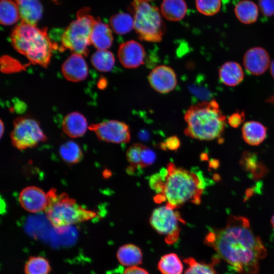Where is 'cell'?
I'll use <instances>...</instances> for the list:
<instances>
[{"label": "cell", "mask_w": 274, "mask_h": 274, "mask_svg": "<svg viewBox=\"0 0 274 274\" xmlns=\"http://www.w3.org/2000/svg\"><path fill=\"white\" fill-rule=\"evenodd\" d=\"M245 117V114L244 112H236L228 117L227 122L231 127L237 128L243 123Z\"/></svg>", "instance_id": "obj_35"}, {"label": "cell", "mask_w": 274, "mask_h": 274, "mask_svg": "<svg viewBox=\"0 0 274 274\" xmlns=\"http://www.w3.org/2000/svg\"><path fill=\"white\" fill-rule=\"evenodd\" d=\"M16 4L21 22L37 25L43 15V6L39 0H14Z\"/></svg>", "instance_id": "obj_16"}, {"label": "cell", "mask_w": 274, "mask_h": 274, "mask_svg": "<svg viewBox=\"0 0 274 274\" xmlns=\"http://www.w3.org/2000/svg\"><path fill=\"white\" fill-rule=\"evenodd\" d=\"M196 7L201 14L212 16L217 14L221 7V0H195Z\"/></svg>", "instance_id": "obj_32"}, {"label": "cell", "mask_w": 274, "mask_h": 274, "mask_svg": "<svg viewBox=\"0 0 274 274\" xmlns=\"http://www.w3.org/2000/svg\"><path fill=\"white\" fill-rule=\"evenodd\" d=\"M20 18L17 6L14 0H1L0 22L4 25H11Z\"/></svg>", "instance_id": "obj_26"}, {"label": "cell", "mask_w": 274, "mask_h": 274, "mask_svg": "<svg viewBox=\"0 0 274 274\" xmlns=\"http://www.w3.org/2000/svg\"><path fill=\"white\" fill-rule=\"evenodd\" d=\"M180 142L176 136H172L167 138L165 141L161 145V147L168 149L171 150H176L179 148Z\"/></svg>", "instance_id": "obj_36"}, {"label": "cell", "mask_w": 274, "mask_h": 274, "mask_svg": "<svg viewBox=\"0 0 274 274\" xmlns=\"http://www.w3.org/2000/svg\"><path fill=\"white\" fill-rule=\"evenodd\" d=\"M145 1H152V0H145Z\"/></svg>", "instance_id": "obj_41"}, {"label": "cell", "mask_w": 274, "mask_h": 274, "mask_svg": "<svg viewBox=\"0 0 274 274\" xmlns=\"http://www.w3.org/2000/svg\"><path fill=\"white\" fill-rule=\"evenodd\" d=\"M261 13L267 17L274 15V0H258Z\"/></svg>", "instance_id": "obj_34"}, {"label": "cell", "mask_w": 274, "mask_h": 274, "mask_svg": "<svg viewBox=\"0 0 274 274\" xmlns=\"http://www.w3.org/2000/svg\"><path fill=\"white\" fill-rule=\"evenodd\" d=\"M89 12L87 8L79 11L77 19L65 28L61 39L63 50L69 49L73 53L82 56L88 55L90 35L96 20Z\"/></svg>", "instance_id": "obj_7"}, {"label": "cell", "mask_w": 274, "mask_h": 274, "mask_svg": "<svg viewBox=\"0 0 274 274\" xmlns=\"http://www.w3.org/2000/svg\"><path fill=\"white\" fill-rule=\"evenodd\" d=\"M219 259L215 258L212 263L199 262L192 257H188L184 259V261L188 265V268L184 274H218L214 265Z\"/></svg>", "instance_id": "obj_28"}, {"label": "cell", "mask_w": 274, "mask_h": 274, "mask_svg": "<svg viewBox=\"0 0 274 274\" xmlns=\"http://www.w3.org/2000/svg\"><path fill=\"white\" fill-rule=\"evenodd\" d=\"M62 130L68 136L76 138L82 136L88 128L86 118L81 113L74 112L68 114L62 121Z\"/></svg>", "instance_id": "obj_18"}, {"label": "cell", "mask_w": 274, "mask_h": 274, "mask_svg": "<svg viewBox=\"0 0 274 274\" xmlns=\"http://www.w3.org/2000/svg\"><path fill=\"white\" fill-rule=\"evenodd\" d=\"M53 1H56V0H53Z\"/></svg>", "instance_id": "obj_42"}, {"label": "cell", "mask_w": 274, "mask_h": 274, "mask_svg": "<svg viewBox=\"0 0 274 274\" xmlns=\"http://www.w3.org/2000/svg\"><path fill=\"white\" fill-rule=\"evenodd\" d=\"M219 77L224 85L234 87L243 81L244 73L239 63L235 61H228L220 67Z\"/></svg>", "instance_id": "obj_19"}, {"label": "cell", "mask_w": 274, "mask_h": 274, "mask_svg": "<svg viewBox=\"0 0 274 274\" xmlns=\"http://www.w3.org/2000/svg\"><path fill=\"white\" fill-rule=\"evenodd\" d=\"M167 207H160L154 209L150 218V223L158 233L165 236L168 244L176 242L180 233V223H185L178 212Z\"/></svg>", "instance_id": "obj_9"}, {"label": "cell", "mask_w": 274, "mask_h": 274, "mask_svg": "<svg viewBox=\"0 0 274 274\" xmlns=\"http://www.w3.org/2000/svg\"><path fill=\"white\" fill-rule=\"evenodd\" d=\"M10 136L13 146L20 150L35 147L47 140L39 123L27 117H19L14 121Z\"/></svg>", "instance_id": "obj_8"}, {"label": "cell", "mask_w": 274, "mask_h": 274, "mask_svg": "<svg viewBox=\"0 0 274 274\" xmlns=\"http://www.w3.org/2000/svg\"><path fill=\"white\" fill-rule=\"evenodd\" d=\"M61 71L66 79L76 82L86 78L88 69L83 56L73 53L62 64Z\"/></svg>", "instance_id": "obj_15"}, {"label": "cell", "mask_w": 274, "mask_h": 274, "mask_svg": "<svg viewBox=\"0 0 274 274\" xmlns=\"http://www.w3.org/2000/svg\"><path fill=\"white\" fill-rule=\"evenodd\" d=\"M47 193L49 201L45 210L46 216L58 230L97 216L96 212L83 208L65 193H58L56 189H51Z\"/></svg>", "instance_id": "obj_5"}, {"label": "cell", "mask_w": 274, "mask_h": 274, "mask_svg": "<svg viewBox=\"0 0 274 274\" xmlns=\"http://www.w3.org/2000/svg\"><path fill=\"white\" fill-rule=\"evenodd\" d=\"M151 87L160 93L173 90L177 84V78L174 70L167 65H160L154 68L148 76Z\"/></svg>", "instance_id": "obj_11"}, {"label": "cell", "mask_w": 274, "mask_h": 274, "mask_svg": "<svg viewBox=\"0 0 274 274\" xmlns=\"http://www.w3.org/2000/svg\"><path fill=\"white\" fill-rule=\"evenodd\" d=\"M155 159V152L150 148L144 145L142 151V168L152 164Z\"/></svg>", "instance_id": "obj_33"}, {"label": "cell", "mask_w": 274, "mask_h": 274, "mask_svg": "<svg viewBox=\"0 0 274 274\" xmlns=\"http://www.w3.org/2000/svg\"><path fill=\"white\" fill-rule=\"evenodd\" d=\"M10 39L14 49L31 63L48 66L55 46L48 35L47 28H40L21 22L12 30Z\"/></svg>", "instance_id": "obj_4"}, {"label": "cell", "mask_w": 274, "mask_h": 274, "mask_svg": "<svg viewBox=\"0 0 274 274\" xmlns=\"http://www.w3.org/2000/svg\"><path fill=\"white\" fill-rule=\"evenodd\" d=\"M111 28L117 34L125 35L130 32L134 26L132 16L126 13L121 12L112 16L110 19Z\"/></svg>", "instance_id": "obj_25"}, {"label": "cell", "mask_w": 274, "mask_h": 274, "mask_svg": "<svg viewBox=\"0 0 274 274\" xmlns=\"http://www.w3.org/2000/svg\"><path fill=\"white\" fill-rule=\"evenodd\" d=\"M269 68L270 74L272 77L274 79V59L270 63Z\"/></svg>", "instance_id": "obj_38"}, {"label": "cell", "mask_w": 274, "mask_h": 274, "mask_svg": "<svg viewBox=\"0 0 274 274\" xmlns=\"http://www.w3.org/2000/svg\"><path fill=\"white\" fill-rule=\"evenodd\" d=\"M59 152L61 158L68 163H77L83 157L80 147L76 142L72 141H67L62 144Z\"/></svg>", "instance_id": "obj_29"}, {"label": "cell", "mask_w": 274, "mask_h": 274, "mask_svg": "<svg viewBox=\"0 0 274 274\" xmlns=\"http://www.w3.org/2000/svg\"><path fill=\"white\" fill-rule=\"evenodd\" d=\"M144 145L133 144L127 149L126 153V159L130 166L129 172L132 169L142 168V151Z\"/></svg>", "instance_id": "obj_31"}, {"label": "cell", "mask_w": 274, "mask_h": 274, "mask_svg": "<svg viewBox=\"0 0 274 274\" xmlns=\"http://www.w3.org/2000/svg\"><path fill=\"white\" fill-rule=\"evenodd\" d=\"M187 6L184 0H163L161 5L162 15L167 20L177 21L185 16Z\"/></svg>", "instance_id": "obj_23"}, {"label": "cell", "mask_w": 274, "mask_h": 274, "mask_svg": "<svg viewBox=\"0 0 274 274\" xmlns=\"http://www.w3.org/2000/svg\"><path fill=\"white\" fill-rule=\"evenodd\" d=\"M150 185L158 194L155 201H166L167 207L177 209L186 202L199 204L206 183L202 173L170 162L151 177Z\"/></svg>", "instance_id": "obj_2"}, {"label": "cell", "mask_w": 274, "mask_h": 274, "mask_svg": "<svg viewBox=\"0 0 274 274\" xmlns=\"http://www.w3.org/2000/svg\"><path fill=\"white\" fill-rule=\"evenodd\" d=\"M234 11L237 19L246 24L254 23L259 14L258 7L251 0L239 1L235 5Z\"/></svg>", "instance_id": "obj_22"}, {"label": "cell", "mask_w": 274, "mask_h": 274, "mask_svg": "<svg viewBox=\"0 0 274 274\" xmlns=\"http://www.w3.org/2000/svg\"><path fill=\"white\" fill-rule=\"evenodd\" d=\"M185 134L201 141L220 138L224 131L226 118L216 100L203 101L191 106L186 111Z\"/></svg>", "instance_id": "obj_3"}, {"label": "cell", "mask_w": 274, "mask_h": 274, "mask_svg": "<svg viewBox=\"0 0 274 274\" xmlns=\"http://www.w3.org/2000/svg\"><path fill=\"white\" fill-rule=\"evenodd\" d=\"M242 133L243 139L248 144L257 146L266 138L267 128L259 122L249 121L244 124Z\"/></svg>", "instance_id": "obj_20"}, {"label": "cell", "mask_w": 274, "mask_h": 274, "mask_svg": "<svg viewBox=\"0 0 274 274\" xmlns=\"http://www.w3.org/2000/svg\"><path fill=\"white\" fill-rule=\"evenodd\" d=\"M113 41L112 29L99 18L96 19L90 35L91 44L98 50H105L111 47Z\"/></svg>", "instance_id": "obj_17"}, {"label": "cell", "mask_w": 274, "mask_h": 274, "mask_svg": "<svg viewBox=\"0 0 274 274\" xmlns=\"http://www.w3.org/2000/svg\"><path fill=\"white\" fill-rule=\"evenodd\" d=\"M157 267L161 274H182L183 271L182 261L174 253L162 256L158 262Z\"/></svg>", "instance_id": "obj_24"}, {"label": "cell", "mask_w": 274, "mask_h": 274, "mask_svg": "<svg viewBox=\"0 0 274 274\" xmlns=\"http://www.w3.org/2000/svg\"><path fill=\"white\" fill-rule=\"evenodd\" d=\"M91 62L98 71L108 72L112 70L115 59L111 52L107 50H97L91 56Z\"/></svg>", "instance_id": "obj_27"}, {"label": "cell", "mask_w": 274, "mask_h": 274, "mask_svg": "<svg viewBox=\"0 0 274 274\" xmlns=\"http://www.w3.org/2000/svg\"><path fill=\"white\" fill-rule=\"evenodd\" d=\"M129 8L133 14V28L139 38L151 43L160 42L166 27L158 8L145 0H133Z\"/></svg>", "instance_id": "obj_6"}, {"label": "cell", "mask_w": 274, "mask_h": 274, "mask_svg": "<svg viewBox=\"0 0 274 274\" xmlns=\"http://www.w3.org/2000/svg\"><path fill=\"white\" fill-rule=\"evenodd\" d=\"M123 274H149L144 268L139 266L127 267Z\"/></svg>", "instance_id": "obj_37"}, {"label": "cell", "mask_w": 274, "mask_h": 274, "mask_svg": "<svg viewBox=\"0 0 274 274\" xmlns=\"http://www.w3.org/2000/svg\"><path fill=\"white\" fill-rule=\"evenodd\" d=\"M204 243L238 274H258L259 262L267 255L266 249L254 233L249 220L242 216L230 215L223 227L210 229Z\"/></svg>", "instance_id": "obj_1"}, {"label": "cell", "mask_w": 274, "mask_h": 274, "mask_svg": "<svg viewBox=\"0 0 274 274\" xmlns=\"http://www.w3.org/2000/svg\"><path fill=\"white\" fill-rule=\"evenodd\" d=\"M21 206L26 211L37 213L45 211L49 201L47 193L36 186H28L21 190L19 196Z\"/></svg>", "instance_id": "obj_13"}, {"label": "cell", "mask_w": 274, "mask_h": 274, "mask_svg": "<svg viewBox=\"0 0 274 274\" xmlns=\"http://www.w3.org/2000/svg\"><path fill=\"white\" fill-rule=\"evenodd\" d=\"M271 223L272 226L273 228L274 229V214L272 216V218L271 219Z\"/></svg>", "instance_id": "obj_40"}, {"label": "cell", "mask_w": 274, "mask_h": 274, "mask_svg": "<svg viewBox=\"0 0 274 274\" xmlns=\"http://www.w3.org/2000/svg\"><path fill=\"white\" fill-rule=\"evenodd\" d=\"M1 137L3 136V134L4 131V126L2 121L1 120Z\"/></svg>", "instance_id": "obj_39"}, {"label": "cell", "mask_w": 274, "mask_h": 274, "mask_svg": "<svg viewBox=\"0 0 274 274\" xmlns=\"http://www.w3.org/2000/svg\"><path fill=\"white\" fill-rule=\"evenodd\" d=\"M50 270L49 261L42 256L30 257L24 265L25 274H49Z\"/></svg>", "instance_id": "obj_30"}, {"label": "cell", "mask_w": 274, "mask_h": 274, "mask_svg": "<svg viewBox=\"0 0 274 274\" xmlns=\"http://www.w3.org/2000/svg\"><path fill=\"white\" fill-rule=\"evenodd\" d=\"M88 128L93 131L101 141L114 143H127L130 140V130L125 123L115 120L105 121L90 125Z\"/></svg>", "instance_id": "obj_10"}, {"label": "cell", "mask_w": 274, "mask_h": 274, "mask_svg": "<svg viewBox=\"0 0 274 274\" xmlns=\"http://www.w3.org/2000/svg\"><path fill=\"white\" fill-rule=\"evenodd\" d=\"M145 56V50L143 45L134 40L121 43L118 50L120 62L127 68H134L142 65Z\"/></svg>", "instance_id": "obj_12"}, {"label": "cell", "mask_w": 274, "mask_h": 274, "mask_svg": "<svg viewBox=\"0 0 274 274\" xmlns=\"http://www.w3.org/2000/svg\"><path fill=\"white\" fill-rule=\"evenodd\" d=\"M117 258L123 266L127 267L138 266L142 263L143 253L138 246L132 244H127L118 249Z\"/></svg>", "instance_id": "obj_21"}, {"label": "cell", "mask_w": 274, "mask_h": 274, "mask_svg": "<svg viewBox=\"0 0 274 274\" xmlns=\"http://www.w3.org/2000/svg\"><path fill=\"white\" fill-rule=\"evenodd\" d=\"M243 63L245 69L250 74L255 76L261 75L269 67V54L261 47L251 48L245 53Z\"/></svg>", "instance_id": "obj_14"}]
</instances>
